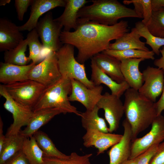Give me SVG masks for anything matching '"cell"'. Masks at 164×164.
<instances>
[{"label": "cell", "instance_id": "44dd1931", "mask_svg": "<svg viewBox=\"0 0 164 164\" xmlns=\"http://www.w3.org/2000/svg\"><path fill=\"white\" fill-rule=\"evenodd\" d=\"M143 58H131L121 60V70L125 81L130 88L138 91L143 84L142 73L139 71L140 63Z\"/></svg>", "mask_w": 164, "mask_h": 164}, {"label": "cell", "instance_id": "4dcf8cb0", "mask_svg": "<svg viewBox=\"0 0 164 164\" xmlns=\"http://www.w3.org/2000/svg\"><path fill=\"white\" fill-rule=\"evenodd\" d=\"M102 52L114 57L120 61L131 58H143L145 60H152L155 59V54L152 50L147 51L133 49L115 50L108 49Z\"/></svg>", "mask_w": 164, "mask_h": 164}, {"label": "cell", "instance_id": "d4e9b609", "mask_svg": "<svg viewBox=\"0 0 164 164\" xmlns=\"http://www.w3.org/2000/svg\"><path fill=\"white\" fill-rule=\"evenodd\" d=\"M100 109L96 105L93 109L86 110L81 112L82 126L86 130L95 129L105 133H108L109 128L107 127L105 120L100 117L98 114Z\"/></svg>", "mask_w": 164, "mask_h": 164}, {"label": "cell", "instance_id": "e0dca14e", "mask_svg": "<svg viewBox=\"0 0 164 164\" xmlns=\"http://www.w3.org/2000/svg\"><path fill=\"white\" fill-rule=\"evenodd\" d=\"M23 39L19 26L7 18L0 19L1 52H5L15 48Z\"/></svg>", "mask_w": 164, "mask_h": 164}, {"label": "cell", "instance_id": "bcb514c9", "mask_svg": "<svg viewBox=\"0 0 164 164\" xmlns=\"http://www.w3.org/2000/svg\"><path fill=\"white\" fill-rule=\"evenodd\" d=\"M11 2L10 0H1L0 1V6L5 5Z\"/></svg>", "mask_w": 164, "mask_h": 164}, {"label": "cell", "instance_id": "d590c367", "mask_svg": "<svg viewBox=\"0 0 164 164\" xmlns=\"http://www.w3.org/2000/svg\"><path fill=\"white\" fill-rule=\"evenodd\" d=\"M159 145L153 146L138 156L136 164H149L151 159L158 149Z\"/></svg>", "mask_w": 164, "mask_h": 164}, {"label": "cell", "instance_id": "ab89813d", "mask_svg": "<svg viewBox=\"0 0 164 164\" xmlns=\"http://www.w3.org/2000/svg\"><path fill=\"white\" fill-rule=\"evenodd\" d=\"M123 2L126 5L133 4L134 6V10L139 18L143 19V9L141 3L136 2L135 0H124L123 1Z\"/></svg>", "mask_w": 164, "mask_h": 164}, {"label": "cell", "instance_id": "ffe728a7", "mask_svg": "<svg viewBox=\"0 0 164 164\" xmlns=\"http://www.w3.org/2000/svg\"><path fill=\"white\" fill-rule=\"evenodd\" d=\"M61 113L62 112L60 110L55 108L42 109L34 111L28 124L19 134L25 138H29L41 127Z\"/></svg>", "mask_w": 164, "mask_h": 164}, {"label": "cell", "instance_id": "f1b7e54d", "mask_svg": "<svg viewBox=\"0 0 164 164\" xmlns=\"http://www.w3.org/2000/svg\"><path fill=\"white\" fill-rule=\"evenodd\" d=\"M39 37L36 29H34L28 33L26 38L29 50V60H32V63L35 64L45 58L43 53L44 48L39 41Z\"/></svg>", "mask_w": 164, "mask_h": 164}, {"label": "cell", "instance_id": "4316f807", "mask_svg": "<svg viewBox=\"0 0 164 164\" xmlns=\"http://www.w3.org/2000/svg\"><path fill=\"white\" fill-rule=\"evenodd\" d=\"M7 138L6 141L0 152V164H3L22 150L25 138L19 134Z\"/></svg>", "mask_w": 164, "mask_h": 164}, {"label": "cell", "instance_id": "52a82bcc", "mask_svg": "<svg viewBox=\"0 0 164 164\" xmlns=\"http://www.w3.org/2000/svg\"><path fill=\"white\" fill-rule=\"evenodd\" d=\"M0 94L5 99L3 104L4 108L12 114L13 119L5 135L8 137L18 134L22 127L27 125L34 111L31 108L24 106L14 100L4 84L0 85Z\"/></svg>", "mask_w": 164, "mask_h": 164}, {"label": "cell", "instance_id": "60d3db41", "mask_svg": "<svg viewBox=\"0 0 164 164\" xmlns=\"http://www.w3.org/2000/svg\"><path fill=\"white\" fill-rule=\"evenodd\" d=\"M155 105L158 116L161 114L164 111V86L161 97L158 101L155 102Z\"/></svg>", "mask_w": 164, "mask_h": 164}, {"label": "cell", "instance_id": "7402d4cb", "mask_svg": "<svg viewBox=\"0 0 164 164\" xmlns=\"http://www.w3.org/2000/svg\"><path fill=\"white\" fill-rule=\"evenodd\" d=\"M64 10L62 14L55 21L63 27V30L70 31L77 28V15L80 10L89 1L86 0H65Z\"/></svg>", "mask_w": 164, "mask_h": 164}, {"label": "cell", "instance_id": "e575fe53", "mask_svg": "<svg viewBox=\"0 0 164 164\" xmlns=\"http://www.w3.org/2000/svg\"><path fill=\"white\" fill-rule=\"evenodd\" d=\"M32 0H15V6L17 13V18L20 21H22L25 13L28 8L32 3Z\"/></svg>", "mask_w": 164, "mask_h": 164}, {"label": "cell", "instance_id": "9a60e30c", "mask_svg": "<svg viewBox=\"0 0 164 164\" xmlns=\"http://www.w3.org/2000/svg\"><path fill=\"white\" fill-rule=\"evenodd\" d=\"M65 0H33L29 18L24 24L19 26V31H31L36 28L43 14L57 7H65Z\"/></svg>", "mask_w": 164, "mask_h": 164}, {"label": "cell", "instance_id": "7a4b0ae2", "mask_svg": "<svg viewBox=\"0 0 164 164\" xmlns=\"http://www.w3.org/2000/svg\"><path fill=\"white\" fill-rule=\"evenodd\" d=\"M125 97L124 114L131 128L133 141L152 125L157 116V110L155 102L142 96L138 91L129 88Z\"/></svg>", "mask_w": 164, "mask_h": 164}, {"label": "cell", "instance_id": "f35d334b", "mask_svg": "<svg viewBox=\"0 0 164 164\" xmlns=\"http://www.w3.org/2000/svg\"><path fill=\"white\" fill-rule=\"evenodd\" d=\"M3 164H30L28 159L21 150Z\"/></svg>", "mask_w": 164, "mask_h": 164}, {"label": "cell", "instance_id": "cb8c5ba5", "mask_svg": "<svg viewBox=\"0 0 164 164\" xmlns=\"http://www.w3.org/2000/svg\"><path fill=\"white\" fill-rule=\"evenodd\" d=\"M140 37L136 28H133L130 32L125 33L117 39L114 43H110L109 49L115 50L130 49L149 50L145 46V43L140 40Z\"/></svg>", "mask_w": 164, "mask_h": 164}, {"label": "cell", "instance_id": "6da1fadb", "mask_svg": "<svg viewBox=\"0 0 164 164\" xmlns=\"http://www.w3.org/2000/svg\"><path fill=\"white\" fill-rule=\"evenodd\" d=\"M128 22L123 20L112 26L89 21L78 24L73 32L62 31L60 40L62 44L76 47L78 50L76 59L84 64L96 55L109 49L110 41L128 32Z\"/></svg>", "mask_w": 164, "mask_h": 164}, {"label": "cell", "instance_id": "484cf974", "mask_svg": "<svg viewBox=\"0 0 164 164\" xmlns=\"http://www.w3.org/2000/svg\"><path fill=\"white\" fill-rule=\"evenodd\" d=\"M44 153V157L65 158L67 155L56 148L51 139L45 133L40 130L36 132L32 136Z\"/></svg>", "mask_w": 164, "mask_h": 164}, {"label": "cell", "instance_id": "f546056e", "mask_svg": "<svg viewBox=\"0 0 164 164\" xmlns=\"http://www.w3.org/2000/svg\"><path fill=\"white\" fill-rule=\"evenodd\" d=\"M25 138L22 151L30 164H43L44 153L32 136Z\"/></svg>", "mask_w": 164, "mask_h": 164}, {"label": "cell", "instance_id": "f6af8a7d", "mask_svg": "<svg viewBox=\"0 0 164 164\" xmlns=\"http://www.w3.org/2000/svg\"><path fill=\"white\" fill-rule=\"evenodd\" d=\"M138 157L133 159H128L122 164H136Z\"/></svg>", "mask_w": 164, "mask_h": 164}, {"label": "cell", "instance_id": "3957f363", "mask_svg": "<svg viewBox=\"0 0 164 164\" xmlns=\"http://www.w3.org/2000/svg\"><path fill=\"white\" fill-rule=\"evenodd\" d=\"M84 6L77 15L78 25L91 21L107 26L114 25L124 18H139L134 9L128 8L117 0H93Z\"/></svg>", "mask_w": 164, "mask_h": 164}, {"label": "cell", "instance_id": "7c38bea8", "mask_svg": "<svg viewBox=\"0 0 164 164\" xmlns=\"http://www.w3.org/2000/svg\"><path fill=\"white\" fill-rule=\"evenodd\" d=\"M144 82L138 90L142 96L155 102L164 86V70L149 66L142 72Z\"/></svg>", "mask_w": 164, "mask_h": 164}, {"label": "cell", "instance_id": "d6a6232c", "mask_svg": "<svg viewBox=\"0 0 164 164\" xmlns=\"http://www.w3.org/2000/svg\"><path fill=\"white\" fill-rule=\"evenodd\" d=\"M92 155V153L80 155L73 152L65 158L43 157V164H91L90 159Z\"/></svg>", "mask_w": 164, "mask_h": 164}, {"label": "cell", "instance_id": "74e56055", "mask_svg": "<svg viewBox=\"0 0 164 164\" xmlns=\"http://www.w3.org/2000/svg\"><path fill=\"white\" fill-rule=\"evenodd\" d=\"M149 164H164V141L159 144L158 149Z\"/></svg>", "mask_w": 164, "mask_h": 164}, {"label": "cell", "instance_id": "836d02e7", "mask_svg": "<svg viewBox=\"0 0 164 164\" xmlns=\"http://www.w3.org/2000/svg\"><path fill=\"white\" fill-rule=\"evenodd\" d=\"M146 26L152 35L164 38V8L152 11L151 18Z\"/></svg>", "mask_w": 164, "mask_h": 164}, {"label": "cell", "instance_id": "b9f144b4", "mask_svg": "<svg viewBox=\"0 0 164 164\" xmlns=\"http://www.w3.org/2000/svg\"><path fill=\"white\" fill-rule=\"evenodd\" d=\"M160 52L162 56L159 59L155 60L154 64L158 68L164 70V47L160 50Z\"/></svg>", "mask_w": 164, "mask_h": 164}, {"label": "cell", "instance_id": "7bdbcfd3", "mask_svg": "<svg viewBox=\"0 0 164 164\" xmlns=\"http://www.w3.org/2000/svg\"><path fill=\"white\" fill-rule=\"evenodd\" d=\"M3 123L1 118L0 117V152L3 149L5 144L7 138L5 135L3 134Z\"/></svg>", "mask_w": 164, "mask_h": 164}, {"label": "cell", "instance_id": "83f0119b", "mask_svg": "<svg viewBox=\"0 0 164 164\" xmlns=\"http://www.w3.org/2000/svg\"><path fill=\"white\" fill-rule=\"evenodd\" d=\"M27 46L26 39L22 40L15 48L5 51L4 62L19 66L27 65L29 62L25 54Z\"/></svg>", "mask_w": 164, "mask_h": 164}, {"label": "cell", "instance_id": "9c48e42d", "mask_svg": "<svg viewBox=\"0 0 164 164\" xmlns=\"http://www.w3.org/2000/svg\"><path fill=\"white\" fill-rule=\"evenodd\" d=\"M151 125L148 133L132 141L129 159L137 157L152 147L164 141V116L162 114L157 116Z\"/></svg>", "mask_w": 164, "mask_h": 164}, {"label": "cell", "instance_id": "5bb4252c", "mask_svg": "<svg viewBox=\"0 0 164 164\" xmlns=\"http://www.w3.org/2000/svg\"><path fill=\"white\" fill-rule=\"evenodd\" d=\"M123 135L105 133L97 129H90L82 137L84 145L87 148L94 146L97 149V155L103 153L109 148L119 142Z\"/></svg>", "mask_w": 164, "mask_h": 164}, {"label": "cell", "instance_id": "ac0fdd59", "mask_svg": "<svg viewBox=\"0 0 164 164\" xmlns=\"http://www.w3.org/2000/svg\"><path fill=\"white\" fill-rule=\"evenodd\" d=\"M36 65L32 63L29 64L19 66L1 62L0 82L6 85L29 80V72Z\"/></svg>", "mask_w": 164, "mask_h": 164}, {"label": "cell", "instance_id": "d6986e66", "mask_svg": "<svg viewBox=\"0 0 164 164\" xmlns=\"http://www.w3.org/2000/svg\"><path fill=\"white\" fill-rule=\"evenodd\" d=\"M91 59V74L90 80L95 86L103 84L109 88L111 94L119 98L130 88L125 81L119 83L113 80L98 67L92 58Z\"/></svg>", "mask_w": 164, "mask_h": 164}, {"label": "cell", "instance_id": "8fae6325", "mask_svg": "<svg viewBox=\"0 0 164 164\" xmlns=\"http://www.w3.org/2000/svg\"><path fill=\"white\" fill-rule=\"evenodd\" d=\"M120 98L106 92L102 95L97 104L99 109L104 110L110 133L116 131L118 129L120 120L124 114V104Z\"/></svg>", "mask_w": 164, "mask_h": 164}, {"label": "cell", "instance_id": "ba28073f", "mask_svg": "<svg viewBox=\"0 0 164 164\" xmlns=\"http://www.w3.org/2000/svg\"><path fill=\"white\" fill-rule=\"evenodd\" d=\"M63 27L53 19L51 12L39 21L35 29L44 49L56 52L62 46L60 36Z\"/></svg>", "mask_w": 164, "mask_h": 164}, {"label": "cell", "instance_id": "30bf717a", "mask_svg": "<svg viewBox=\"0 0 164 164\" xmlns=\"http://www.w3.org/2000/svg\"><path fill=\"white\" fill-rule=\"evenodd\" d=\"M61 77L59 70L56 52H48L44 59L30 71L29 79L47 87Z\"/></svg>", "mask_w": 164, "mask_h": 164}, {"label": "cell", "instance_id": "4fadbf2b", "mask_svg": "<svg viewBox=\"0 0 164 164\" xmlns=\"http://www.w3.org/2000/svg\"><path fill=\"white\" fill-rule=\"evenodd\" d=\"M72 90L68 97L70 101H77L86 110L93 109L101 98L103 87L101 85L89 88L80 82L71 79Z\"/></svg>", "mask_w": 164, "mask_h": 164}, {"label": "cell", "instance_id": "8d00e7d4", "mask_svg": "<svg viewBox=\"0 0 164 164\" xmlns=\"http://www.w3.org/2000/svg\"><path fill=\"white\" fill-rule=\"evenodd\" d=\"M137 2L141 3L143 9V19L142 22L146 25L149 21L152 14L151 0H135Z\"/></svg>", "mask_w": 164, "mask_h": 164}, {"label": "cell", "instance_id": "277c9868", "mask_svg": "<svg viewBox=\"0 0 164 164\" xmlns=\"http://www.w3.org/2000/svg\"><path fill=\"white\" fill-rule=\"evenodd\" d=\"M71 90V79L61 76L46 87L32 110L35 111L42 109L55 108L64 114L71 113L80 116V112L71 104L68 99Z\"/></svg>", "mask_w": 164, "mask_h": 164}, {"label": "cell", "instance_id": "8992f818", "mask_svg": "<svg viewBox=\"0 0 164 164\" xmlns=\"http://www.w3.org/2000/svg\"><path fill=\"white\" fill-rule=\"evenodd\" d=\"M11 97L20 104L32 109L46 88L31 80L4 85Z\"/></svg>", "mask_w": 164, "mask_h": 164}, {"label": "cell", "instance_id": "2e32d148", "mask_svg": "<svg viewBox=\"0 0 164 164\" xmlns=\"http://www.w3.org/2000/svg\"><path fill=\"white\" fill-rule=\"evenodd\" d=\"M124 133L121 141L108 151L109 164H122L129 159L132 141L130 125L125 118L123 121Z\"/></svg>", "mask_w": 164, "mask_h": 164}, {"label": "cell", "instance_id": "ee69618b", "mask_svg": "<svg viewBox=\"0 0 164 164\" xmlns=\"http://www.w3.org/2000/svg\"><path fill=\"white\" fill-rule=\"evenodd\" d=\"M152 11L164 8V0H151Z\"/></svg>", "mask_w": 164, "mask_h": 164}, {"label": "cell", "instance_id": "1f68e13d", "mask_svg": "<svg viewBox=\"0 0 164 164\" xmlns=\"http://www.w3.org/2000/svg\"><path fill=\"white\" fill-rule=\"evenodd\" d=\"M135 27L141 37H142L146 39L145 43L151 47L152 51L155 54L159 55L160 53V47L164 46V38L158 37L152 35L142 21L136 22Z\"/></svg>", "mask_w": 164, "mask_h": 164}, {"label": "cell", "instance_id": "5b68a950", "mask_svg": "<svg viewBox=\"0 0 164 164\" xmlns=\"http://www.w3.org/2000/svg\"><path fill=\"white\" fill-rule=\"evenodd\" d=\"M59 71L61 76L77 80L89 88L95 86L87 78L84 64L78 62L74 56V46L65 44L56 52Z\"/></svg>", "mask_w": 164, "mask_h": 164}, {"label": "cell", "instance_id": "603a6c76", "mask_svg": "<svg viewBox=\"0 0 164 164\" xmlns=\"http://www.w3.org/2000/svg\"><path fill=\"white\" fill-rule=\"evenodd\" d=\"M92 58L98 67L113 80L119 83L125 81L121 71L120 60L102 52Z\"/></svg>", "mask_w": 164, "mask_h": 164}]
</instances>
